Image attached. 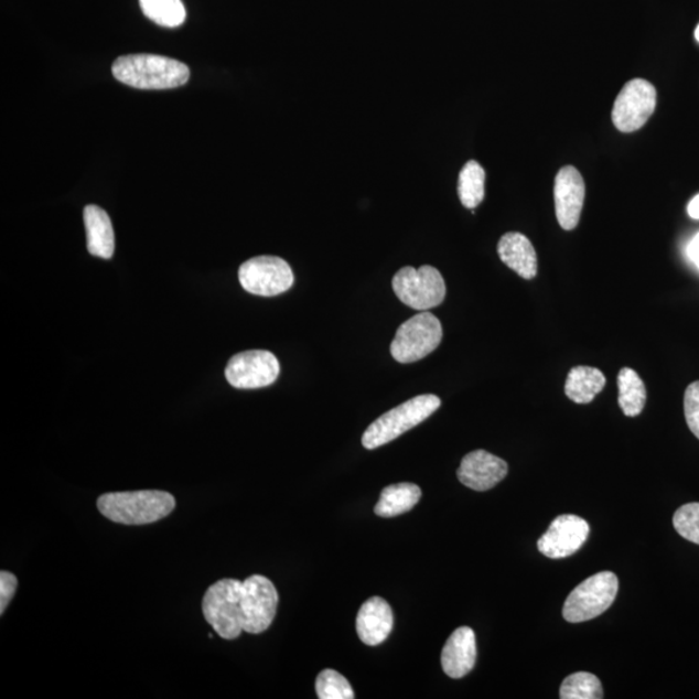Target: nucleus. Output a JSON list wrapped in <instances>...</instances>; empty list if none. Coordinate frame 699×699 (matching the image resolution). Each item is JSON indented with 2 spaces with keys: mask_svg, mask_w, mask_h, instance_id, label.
I'll return each instance as SVG.
<instances>
[{
  "mask_svg": "<svg viewBox=\"0 0 699 699\" xmlns=\"http://www.w3.org/2000/svg\"><path fill=\"white\" fill-rule=\"evenodd\" d=\"M619 589V577L612 571H602L585 579L564 601L563 619L570 623L598 619L613 605Z\"/></svg>",
  "mask_w": 699,
  "mask_h": 699,
  "instance_id": "5",
  "label": "nucleus"
},
{
  "mask_svg": "<svg viewBox=\"0 0 699 699\" xmlns=\"http://www.w3.org/2000/svg\"><path fill=\"white\" fill-rule=\"evenodd\" d=\"M315 688L320 699H353L355 697L350 682L334 669H324L320 673Z\"/></svg>",
  "mask_w": 699,
  "mask_h": 699,
  "instance_id": "25",
  "label": "nucleus"
},
{
  "mask_svg": "<svg viewBox=\"0 0 699 699\" xmlns=\"http://www.w3.org/2000/svg\"><path fill=\"white\" fill-rule=\"evenodd\" d=\"M441 399L433 394L415 397L405 401L389 412L370 423L363 434L362 443L367 450L381 448L386 443L397 440L406 431L420 426L441 407Z\"/></svg>",
  "mask_w": 699,
  "mask_h": 699,
  "instance_id": "3",
  "label": "nucleus"
},
{
  "mask_svg": "<svg viewBox=\"0 0 699 699\" xmlns=\"http://www.w3.org/2000/svg\"><path fill=\"white\" fill-rule=\"evenodd\" d=\"M280 364L266 350H249L236 354L226 367L227 381L236 389H260L277 381Z\"/></svg>",
  "mask_w": 699,
  "mask_h": 699,
  "instance_id": "11",
  "label": "nucleus"
},
{
  "mask_svg": "<svg viewBox=\"0 0 699 699\" xmlns=\"http://www.w3.org/2000/svg\"><path fill=\"white\" fill-rule=\"evenodd\" d=\"M239 280L241 287L251 294L273 297L292 288L294 275L284 259L259 256L241 265Z\"/></svg>",
  "mask_w": 699,
  "mask_h": 699,
  "instance_id": "10",
  "label": "nucleus"
},
{
  "mask_svg": "<svg viewBox=\"0 0 699 699\" xmlns=\"http://www.w3.org/2000/svg\"><path fill=\"white\" fill-rule=\"evenodd\" d=\"M486 171L477 161H470L461 169L458 193L467 209H475L485 198Z\"/></svg>",
  "mask_w": 699,
  "mask_h": 699,
  "instance_id": "22",
  "label": "nucleus"
},
{
  "mask_svg": "<svg viewBox=\"0 0 699 699\" xmlns=\"http://www.w3.org/2000/svg\"><path fill=\"white\" fill-rule=\"evenodd\" d=\"M175 505V497L160 490L110 493L98 499V508L104 517L129 526L158 523L168 517Z\"/></svg>",
  "mask_w": 699,
  "mask_h": 699,
  "instance_id": "2",
  "label": "nucleus"
},
{
  "mask_svg": "<svg viewBox=\"0 0 699 699\" xmlns=\"http://www.w3.org/2000/svg\"><path fill=\"white\" fill-rule=\"evenodd\" d=\"M421 490L413 483H398L383 490L380 501L376 504L378 517L391 518L410 512L421 499Z\"/></svg>",
  "mask_w": 699,
  "mask_h": 699,
  "instance_id": "20",
  "label": "nucleus"
},
{
  "mask_svg": "<svg viewBox=\"0 0 699 699\" xmlns=\"http://www.w3.org/2000/svg\"><path fill=\"white\" fill-rule=\"evenodd\" d=\"M87 250L93 256L110 259L115 252V230L109 215L101 207L87 205L84 212Z\"/></svg>",
  "mask_w": 699,
  "mask_h": 699,
  "instance_id": "18",
  "label": "nucleus"
},
{
  "mask_svg": "<svg viewBox=\"0 0 699 699\" xmlns=\"http://www.w3.org/2000/svg\"><path fill=\"white\" fill-rule=\"evenodd\" d=\"M585 197V184L582 174L574 166H564L555 182L556 217L563 229L578 226Z\"/></svg>",
  "mask_w": 699,
  "mask_h": 699,
  "instance_id": "13",
  "label": "nucleus"
},
{
  "mask_svg": "<svg viewBox=\"0 0 699 699\" xmlns=\"http://www.w3.org/2000/svg\"><path fill=\"white\" fill-rule=\"evenodd\" d=\"M443 330L440 320L423 311L401 324L394 338L390 352L399 363H415L426 358L441 345Z\"/></svg>",
  "mask_w": 699,
  "mask_h": 699,
  "instance_id": "6",
  "label": "nucleus"
},
{
  "mask_svg": "<svg viewBox=\"0 0 699 699\" xmlns=\"http://www.w3.org/2000/svg\"><path fill=\"white\" fill-rule=\"evenodd\" d=\"M620 406L628 418H636L646 404L645 384L634 369L623 368L619 375Z\"/></svg>",
  "mask_w": 699,
  "mask_h": 699,
  "instance_id": "21",
  "label": "nucleus"
},
{
  "mask_svg": "<svg viewBox=\"0 0 699 699\" xmlns=\"http://www.w3.org/2000/svg\"><path fill=\"white\" fill-rule=\"evenodd\" d=\"M508 474V464L485 450H477L461 460L458 478L474 491H487L502 482Z\"/></svg>",
  "mask_w": 699,
  "mask_h": 699,
  "instance_id": "14",
  "label": "nucleus"
},
{
  "mask_svg": "<svg viewBox=\"0 0 699 699\" xmlns=\"http://www.w3.org/2000/svg\"><path fill=\"white\" fill-rule=\"evenodd\" d=\"M657 92L650 82L636 78L628 82L616 96L613 122L622 132H634L643 128L656 110Z\"/></svg>",
  "mask_w": 699,
  "mask_h": 699,
  "instance_id": "9",
  "label": "nucleus"
},
{
  "mask_svg": "<svg viewBox=\"0 0 699 699\" xmlns=\"http://www.w3.org/2000/svg\"><path fill=\"white\" fill-rule=\"evenodd\" d=\"M115 78L140 90H168L187 84L190 68L175 58L159 55H126L111 66Z\"/></svg>",
  "mask_w": 699,
  "mask_h": 699,
  "instance_id": "1",
  "label": "nucleus"
},
{
  "mask_svg": "<svg viewBox=\"0 0 699 699\" xmlns=\"http://www.w3.org/2000/svg\"><path fill=\"white\" fill-rule=\"evenodd\" d=\"M497 252L510 270L519 275L520 278L531 280L538 273V256L533 244L527 237L518 233L505 234L499 244Z\"/></svg>",
  "mask_w": 699,
  "mask_h": 699,
  "instance_id": "17",
  "label": "nucleus"
},
{
  "mask_svg": "<svg viewBox=\"0 0 699 699\" xmlns=\"http://www.w3.org/2000/svg\"><path fill=\"white\" fill-rule=\"evenodd\" d=\"M695 35H696V40L699 42V25L696 29Z\"/></svg>",
  "mask_w": 699,
  "mask_h": 699,
  "instance_id": "31",
  "label": "nucleus"
},
{
  "mask_svg": "<svg viewBox=\"0 0 699 699\" xmlns=\"http://www.w3.org/2000/svg\"><path fill=\"white\" fill-rule=\"evenodd\" d=\"M562 699H601L604 698L601 681L590 673H576L563 680L560 689Z\"/></svg>",
  "mask_w": 699,
  "mask_h": 699,
  "instance_id": "24",
  "label": "nucleus"
},
{
  "mask_svg": "<svg viewBox=\"0 0 699 699\" xmlns=\"http://www.w3.org/2000/svg\"><path fill=\"white\" fill-rule=\"evenodd\" d=\"M688 255H689L690 259L693 260L695 265L699 269V234L689 244Z\"/></svg>",
  "mask_w": 699,
  "mask_h": 699,
  "instance_id": "29",
  "label": "nucleus"
},
{
  "mask_svg": "<svg viewBox=\"0 0 699 699\" xmlns=\"http://www.w3.org/2000/svg\"><path fill=\"white\" fill-rule=\"evenodd\" d=\"M392 289L401 302L420 311L440 307L445 297L442 273L431 266L404 267L394 275Z\"/></svg>",
  "mask_w": 699,
  "mask_h": 699,
  "instance_id": "7",
  "label": "nucleus"
},
{
  "mask_svg": "<svg viewBox=\"0 0 699 699\" xmlns=\"http://www.w3.org/2000/svg\"><path fill=\"white\" fill-rule=\"evenodd\" d=\"M241 591V580L221 579L205 593V620L222 638L235 639L244 632Z\"/></svg>",
  "mask_w": 699,
  "mask_h": 699,
  "instance_id": "4",
  "label": "nucleus"
},
{
  "mask_svg": "<svg viewBox=\"0 0 699 699\" xmlns=\"http://www.w3.org/2000/svg\"><path fill=\"white\" fill-rule=\"evenodd\" d=\"M684 412L688 427L699 440V381L690 384L684 396Z\"/></svg>",
  "mask_w": 699,
  "mask_h": 699,
  "instance_id": "27",
  "label": "nucleus"
},
{
  "mask_svg": "<svg viewBox=\"0 0 699 699\" xmlns=\"http://www.w3.org/2000/svg\"><path fill=\"white\" fill-rule=\"evenodd\" d=\"M18 590V578L12 572H0V614H4Z\"/></svg>",
  "mask_w": 699,
  "mask_h": 699,
  "instance_id": "28",
  "label": "nucleus"
},
{
  "mask_svg": "<svg viewBox=\"0 0 699 699\" xmlns=\"http://www.w3.org/2000/svg\"><path fill=\"white\" fill-rule=\"evenodd\" d=\"M139 2L146 18L160 26H181L187 17L182 0H139Z\"/></svg>",
  "mask_w": 699,
  "mask_h": 699,
  "instance_id": "23",
  "label": "nucleus"
},
{
  "mask_svg": "<svg viewBox=\"0 0 699 699\" xmlns=\"http://www.w3.org/2000/svg\"><path fill=\"white\" fill-rule=\"evenodd\" d=\"M688 213L691 218L699 219V195L690 201L688 206Z\"/></svg>",
  "mask_w": 699,
  "mask_h": 699,
  "instance_id": "30",
  "label": "nucleus"
},
{
  "mask_svg": "<svg viewBox=\"0 0 699 699\" xmlns=\"http://www.w3.org/2000/svg\"><path fill=\"white\" fill-rule=\"evenodd\" d=\"M673 523L680 537L699 546V503L682 505L676 510Z\"/></svg>",
  "mask_w": 699,
  "mask_h": 699,
  "instance_id": "26",
  "label": "nucleus"
},
{
  "mask_svg": "<svg viewBox=\"0 0 699 699\" xmlns=\"http://www.w3.org/2000/svg\"><path fill=\"white\" fill-rule=\"evenodd\" d=\"M279 594L269 578L251 576L243 582L241 609L244 632L262 634L277 615Z\"/></svg>",
  "mask_w": 699,
  "mask_h": 699,
  "instance_id": "8",
  "label": "nucleus"
},
{
  "mask_svg": "<svg viewBox=\"0 0 699 699\" xmlns=\"http://www.w3.org/2000/svg\"><path fill=\"white\" fill-rule=\"evenodd\" d=\"M477 660V643L474 631L460 627L449 637L442 650V667L444 674L452 679L464 678L472 671Z\"/></svg>",
  "mask_w": 699,
  "mask_h": 699,
  "instance_id": "15",
  "label": "nucleus"
},
{
  "mask_svg": "<svg viewBox=\"0 0 699 699\" xmlns=\"http://www.w3.org/2000/svg\"><path fill=\"white\" fill-rule=\"evenodd\" d=\"M606 378L598 368L579 366L572 368L564 384V394L578 405H589L604 390Z\"/></svg>",
  "mask_w": 699,
  "mask_h": 699,
  "instance_id": "19",
  "label": "nucleus"
},
{
  "mask_svg": "<svg viewBox=\"0 0 699 699\" xmlns=\"http://www.w3.org/2000/svg\"><path fill=\"white\" fill-rule=\"evenodd\" d=\"M394 615L388 601L372 598L364 602L356 616V632L364 644L376 646L391 634Z\"/></svg>",
  "mask_w": 699,
  "mask_h": 699,
  "instance_id": "16",
  "label": "nucleus"
},
{
  "mask_svg": "<svg viewBox=\"0 0 699 699\" xmlns=\"http://www.w3.org/2000/svg\"><path fill=\"white\" fill-rule=\"evenodd\" d=\"M590 531L589 523L582 517L559 516L538 540L539 552L552 560L567 559L584 546Z\"/></svg>",
  "mask_w": 699,
  "mask_h": 699,
  "instance_id": "12",
  "label": "nucleus"
}]
</instances>
